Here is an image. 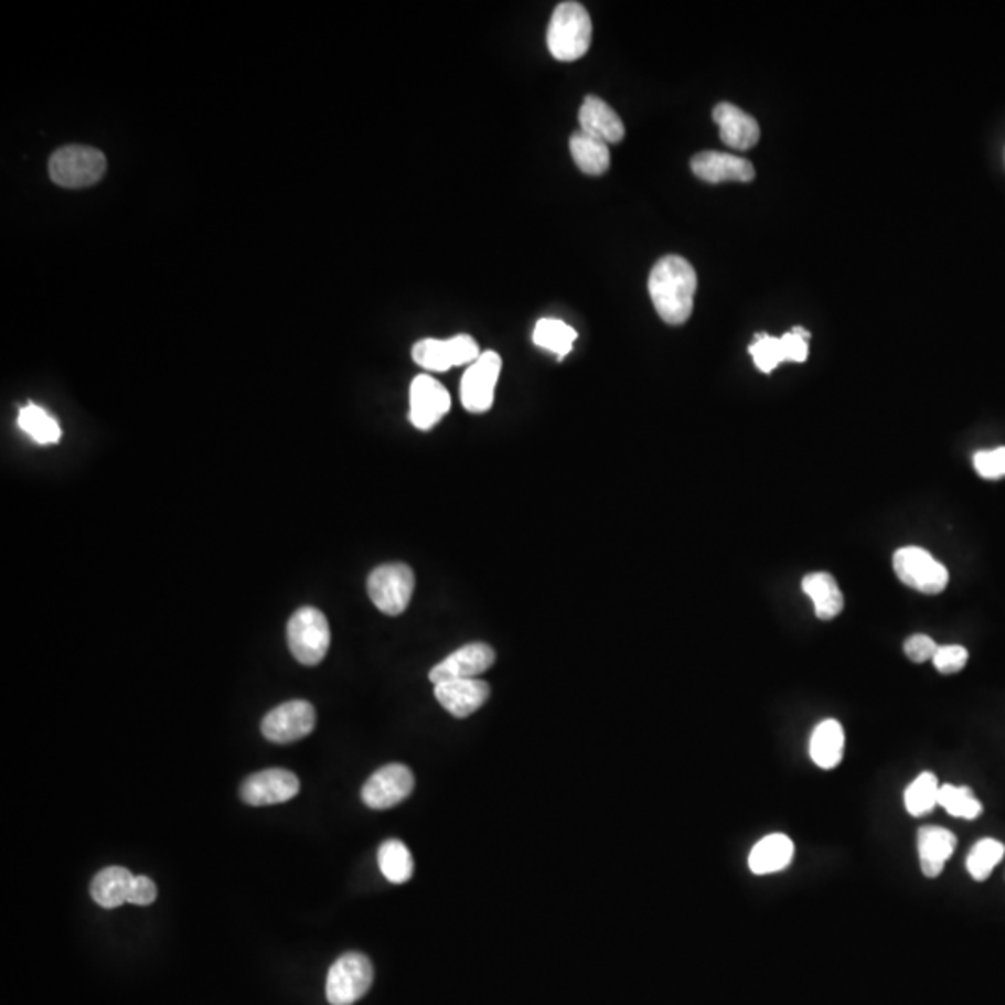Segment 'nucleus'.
<instances>
[{
	"label": "nucleus",
	"mask_w": 1005,
	"mask_h": 1005,
	"mask_svg": "<svg viewBox=\"0 0 1005 1005\" xmlns=\"http://www.w3.org/2000/svg\"><path fill=\"white\" fill-rule=\"evenodd\" d=\"M435 695L452 717L464 719L487 704L490 685L475 678L449 680L435 685Z\"/></svg>",
	"instance_id": "obj_16"
},
{
	"label": "nucleus",
	"mask_w": 1005,
	"mask_h": 1005,
	"mask_svg": "<svg viewBox=\"0 0 1005 1005\" xmlns=\"http://www.w3.org/2000/svg\"><path fill=\"white\" fill-rule=\"evenodd\" d=\"M300 782L297 774L287 769H267L259 771L245 780L240 788V798L252 806H268L280 804L297 798Z\"/></svg>",
	"instance_id": "obj_12"
},
{
	"label": "nucleus",
	"mask_w": 1005,
	"mask_h": 1005,
	"mask_svg": "<svg viewBox=\"0 0 1005 1005\" xmlns=\"http://www.w3.org/2000/svg\"><path fill=\"white\" fill-rule=\"evenodd\" d=\"M939 804L947 810L948 814L963 820H976L982 814L983 806L970 788L963 785L944 784L940 785Z\"/></svg>",
	"instance_id": "obj_30"
},
{
	"label": "nucleus",
	"mask_w": 1005,
	"mask_h": 1005,
	"mask_svg": "<svg viewBox=\"0 0 1005 1005\" xmlns=\"http://www.w3.org/2000/svg\"><path fill=\"white\" fill-rule=\"evenodd\" d=\"M576 340V330L559 319H541L536 322L535 332H533L535 345L554 352L557 360H565L570 354Z\"/></svg>",
	"instance_id": "obj_26"
},
{
	"label": "nucleus",
	"mask_w": 1005,
	"mask_h": 1005,
	"mask_svg": "<svg viewBox=\"0 0 1005 1005\" xmlns=\"http://www.w3.org/2000/svg\"><path fill=\"white\" fill-rule=\"evenodd\" d=\"M570 153L577 168L587 175H603L611 167L609 143L584 131L571 135Z\"/></svg>",
	"instance_id": "obj_25"
},
{
	"label": "nucleus",
	"mask_w": 1005,
	"mask_h": 1005,
	"mask_svg": "<svg viewBox=\"0 0 1005 1005\" xmlns=\"http://www.w3.org/2000/svg\"><path fill=\"white\" fill-rule=\"evenodd\" d=\"M966 661H969V650L959 644L939 646L933 655V665L942 674H955L963 671Z\"/></svg>",
	"instance_id": "obj_32"
},
{
	"label": "nucleus",
	"mask_w": 1005,
	"mask_h": 1005,
	"mask_svg": "<svg viewBox=\"0 0 1005 1005\" xmlns=\"http://www.w3.org/2000/svg\"><path fill=\"white\" fill-rule=\"evenodd\" d=\"M495 652L492 646L484 643L466 644L462 649L455 650L446 660L430 671L429 678L432 684H441L449 680L475 678L479 674L487 673L494 665Z\"/></svg>",
	"instance_id": "obj_14"
},
{
	"label": "nucleus",
	"mask_w": 1005,
	"mask_h": 1005,
	"mask_svg": "<svg viewBox=\"0 0 1005 1005\" xmlns=\"http://www.w3.org/2000/svg\"><path fill=\"white\" fill-rule=\"evenodd\" d=\"M579 131L603 140L606 143H619L624 140V121L609 103L600 97L587 96L579 108Z\"/></svg>",
	"instance_id": "obj_18"
},
{
	"label": "nucleus",
	"mask_w": 1005,
	"mask_h": 1005,
	"mask_svg": "<svg viewBox=\"0 0 1005 1005\" xmlns=\"http://www.w3.org/2000/svg\"><path fill=\"white\" fill-rule=\"evenodd\" d=\"M691 170L696 178L706 183H725V181H741L749 183L755 179V167L744 157L720 153V151H703L691 159Z\"/></svg>",
	"instance_id": "obj_17"
},
{
	"label": "nucleus",
	"mask_w": 1005,
	"mask_h": 1005,
	"mask_svg": "<svg viewBox=\"0 0 1005 1005\" xmlns=\"http://www.w3.org/2000/svg\"><path fill=\"white\" fill-rule=\"evenodd\" d=\"M19 427L32 440L43 446L56 443L62 436L58 421L36 405L24 406L23 410L19 411Z\"/></svg>",
	"instance_id": "obj_28"
},
{
	"label": "nucleus",
	"mask_w": 1005,
	"mask_h": 1005,
	"mask_svg": "<svg viewBox=\"0 0 1005 1005\" xmlns=\"http://www.w3.org/2000/svg\"><path fill=\"white\" fill-rule=\"evenodd\" d=\"M940 784L933 773H922L905 790V809L910 815L929 814L939 804Z\"/></svg>",
	"instance_id": "obj_29"
},
{
	"label": "nucleus",
	"mask_w": 1005,
	"mask_h": 1005,
	"mask_svg": "<svg viewBox=\"0 0 1005 1005\" xmlns=\"http://www.w3.org/2000/svg\"><path fill=\"white\" fill-rule=\"evenodd\" d=\"M804 595L814 603V611L821 620H833L844 609V596L831 574L817 571L803 579Z\"/></svg>",
	"instance_id": "obj_24"
},
{
	"label": "nucleus",
	"mask_w": 1005,
	"mask_h": 1005,
	"mask_svg": "<svg viewBox=\"0 0 1005 1005\" xmlns=\"http://www.w3.org/2000/svg\"><path fill=\"white\" fill-rule=\"evenodd\" d=\"M135 875L121 866H110L94 877L92 880V898L103 909H116L119 905L127 904Z\"/></svg>",
	"instance_id": "obj_22"
},
{
	"label": "nucleus",
	"mask_w": 1005,
	"mask_h": 1005,
	"mask_svg": "<svg viewBox=\"0 0 1005 1005\" xmlns=\"http://www.w3.org/2000/svg\"><path fill=\"white\" fill-rule=\"evenodd\" d=\"M451 408L446 386L429 375L416 376L410 386V421L416 429L430 430Z\"/></svg>",
	"instance_id": "obj_13"
},
{
	"label": "nucleus",
	"mask_w": 1005,
	"mask_h": 1005,
	"mask_svg": "<svg viewBox=\"0 0 1005 1005\" xmlns=\"http://www.w3.org/2000/svg\"><path fill=\"white\" fill-rule=\"evenodd\" d=\"M698 280L693 265L680 256L661 257L649 278V292L661 321L680 327L689 319Z\"/></svg>",
	"instance_id": "obj_1"
},
{
	"label": "nucleus",
	"mask_w": 1005,
	"mask_h": 1005,
	"mask_svg": "<svg viewBox=\"0 0 1005 1005\" xmlns=\"http://www.w3.org/2000/svg\"><path fill=\"white\" fill-rule=\"evenodd\" d=\"M793 858V842L785 834H769L752 847L749 868L752 874H777L788 868Z\"/></svg>",
	"instance_id": "obj_21"
},
{
	"label": "nucleus",
	"mask_w": 1005,
	"mask_h": 1005,
	"mask_svg": "<svg viewBox=\"0 0 1005 1005\" xmlns=\"http://www.w3.org/2000/svg\"><path fill=\"white\" fill-rule=\"evenodd\" d=\"M416 587V576L410 566L403 563H389L371 571L367 592L376 609L389 617L405 613L410 606L411 595Z\"/></svg>",
	"instance_id": "obj_5"
},
{
	"label": "nucleus",
	"mask_w": 1005,
	"mask_h": 1005,
	"mask_svg": "<svg viewBox=\"0 0 1005 1005\" xmlns=\"http://www.w3.org/2000/svg\"><path fill=\"white\" fill-rule=\"evenodd\" d=\"M749 352L761 373H771L782 362H804L809 357V340L795 332L784 333L782 338L758 333Z\"/></svg>",
	"instance_id": "obj_15"
},
{
	"label": "nucleus",
	"mask_w": 1005,
	"mask_h": 1005,
	"mask_svg": "<svg viewBox=\"0 0 1005 1005\" xmlns=\"http://www.w3.org/2000/svg\"><path fill=\"white\" fill-rule=\"evenodd\" d=\"M378 866L389 883L403 885L414 875V858L400 840H387L378 849Z\"/></svg>",
	"instance_id": "obj_27"
},
{
	"label": "nucleus",
	"mask_w": 1005,
	"mask_h": 1005,
	"mask_svg": "<svg viewBox=\"0 0 1005 1005\" xmlns=\"http://www.w3.org/2000/svg\"><path fill=\"white\" fill-rule=\"evenodd\" d=\"M974 468L983 479H988V481L1005 477V447L976 452Z\"/></svg>",
	"instance_id": "obj_33"
},
{
	"label": "nucleus",
	"mask_w": 1005,
	"mask_h": 1005,
	"mask_svg": "<svg viewBox=\"0 0 1005 1005\" xmlns=\"http://www.w3.org/2000/svg\"><path fill=\"white\" fill-rule=\"evenodd\" d=\"M482 352L471 335H455L451 340H421L411 349V357L423 370L443 373L459 365H471Z\"/></svg>",
	"instance_id": "obj_8"
},
{
	"label": "nucleus",
	"mask_w": 1005,
	"mask_h": 1005,
	"mask_svg": "<svg viewBox=\"0 0 1005 1005\" xmlns=\"http://www.w3.org/2000/svg\"><path fill=\"white\" fill-rule=\"evenodd\" d=\"M330 624L316 607H300L287 624V643L302 665H319L330 649Z\"/></svg>",
	"instance_id": "obj_3"
},
{
	"label": "nucleus",
	"mask_w": 1005,
	"mask_h": 1005,
	"mask_svg": "<svg viewBox=\"0 0 1005 1005\" xmlns=\"http://www.w3.org/2000/svg\"><path fill=\"white\" fill-rule=\"evenodd\" d=\"M714 119L719 126L720 140L730 148L745 151L760 140L758 121L733 103H719L714 108Z\"/></svg>",
	"instance_id": "obj_19"
},
{
	"label": "nucleus",
	"mask_w": 1005,
	"mask_h": 1005,
	"mask_svg": "<svg viewBox=\"0 0 1005 1005\" xmlns=\"http://www.w3.org/2000/svg\"><path fill=\"white\" fill-rule=\"evenodd\" d=\"M894 570L910 589L923 595H939L950 581L947 566L940 565L933 555L922 547H901L894 555Z\"/></svg>",
	"instance_id": "obj_7"
},
{
	"label": "nucleus",
	"mask_w": 1005,
	"mask_h": 1005,
	"mask_svg": "<svg viewBox=\"0 0 1005 1005\" xmlns=\"http://www.w3.org/2000/svg\"><path fill=\"white\" fill-rule=\"evenodd\" d=\"M592 43V21L581 2L568 0L555 8L547 26V47L555 60L584 58Z\"/></svg>",
	"instance_id": "obj_2"
},
{
	"label": "nucleus",
	"mask_w": 1005,
	"mask_h": 1005,
	"mask_svg": "<svg viewBox=\"0 0 1005 1005\" xmlns=\"http://www.w3.org/2000/svg\"><path fill=\"white\" fill-rule=\"evenodd\" d=\"M844 728L838 720H823L810 738V758L821 769H834L844 756Z\"/></svg>",
	"instance_id": "obj_23"
},
{
	"label": "nucleus",
	"mask_w": 1005,
	"mask_h": 1005,
	"mask_svg": "<svg viewBox=\"0 0 1005 1005\" xmlns=\"http://www.w3.org/2000/svg\"><path fill=\"white\" fill-rule=\"evenodd\" d=\"M157 898V887L153 880L146 877V875H138L132 879L131 890H129V899L127 904L132 905H151L156 901Z\"/></svg>",
	"instance_id": "obj_35"
},
{
	"label": "nucleus",
	"mask_w": 1005,
	"mask_h": 1005,
	"mask_svg": "<svg viewBox=\"0 0 1005 1005\" xmlns=\"http://www.w3.org/2000/svg\"><path fill=\"white\" fill-rule=\"evenodd\" d=\"M1005 847L994 838L980 840L966 858V868L976 880L987 879L996 864L1004 858Z\"/></svg>",
	"instance_id": "obj_31"
},
{
	"label": "nucleus",
	"mask_w": 1005,
	"mask_h": 1005,
	"mask_svg": "<svg viewBox=\"0 0 1005 1005\" xmlns=\"http://www.w3.org/2000/svg\"><path fill=\"white\" fill-rule=\"evenodd\" d=\"M316 708L306 701H291L268 712L261 733L272 744H292L306 738L316 728Z\"/></svg>",
	"instance_id": "obj_10"
},
{
	"label": "nucleus",
	"mask_w": 1005,
	"mask_h": 1005,
	"mask_svg": "<svg viewBox=\"0 0 1005 1005\" xmlns=\"http://www.w3.org/2000/svg\"><path fill=\"white\" fill-rule=\"evenodd\" d=\"M937 649H939V646H937V643H934L931 637L912 635L910 639H907V643H905V655H907L910 661H915V663H923V661L933 660Z\"/></svg>",
	"instance_id": "obj_34"
},
{
	"label": "nucleus",
	"mask_w": 1005,
	"mask_h": 1005,
	"mask_svg": "<svg viewBox=\"0 0 1005 1005\" xmlns=\"http://www.w3.org/2000/svg\"><path fill=\"white\" fill-rule=\"evenodd\" d=\"M955 847H958V838L947 828H920L918 831V855H920V868H922L923 875L929 879L939 877Z\"/></svg>",
	"instance_id": "obj_20"
},
{
	"label": "nucleus",
	"mask_w": 1005,
	"mask_h": 1005,
	"mask_svg": "<svg viewBox=\"0 0 1005 1005\" xmlns=\"http://www.w3.org/2000/svg\"><path fill=\"white\" fill-rule=\"evenodd\" d=\"M107 159L101 151L89 146H66L54 151L49 161V173L54 183L66 189L94 185L105 175Z\"/></svg>",
	"instance_id": "obj_4"
},
{
	"label": "nucleus",
	"mask_w": 1005,
	"mask_h": 1005,
	"mask_svg": "<svg viewBox=\"0 0 1005 1005\" xmlns=\"http://www.w3.org/2000/svg\"><path fill=\"white\" fill-rule=\"evenodd\" d=\"M501 365V356L494 351L482 352L479 360L471 363L460 384V399L466 410L482 414L492 408Z\"/></svg>",
	"instance_id": "obj_9"
},
{
	"label": "nucleus",
	"mask_w": 1005,
	"mask_h": 1005,
	"mask_svg": "<svg viewBox=\"0 0 1005 1005\" xmlns=\"http://www.w3.org/2000/svg\"><path fill=\"white\" fill-rule=\"evenodd\" d=\"M414 774L403 763L378 769L362 790L363 803L373 810H386L403 803L414 791Z\"/></svg>",
	"instance_id": "obj_11"
},
{
	"label": "nucleus",
	"mask_w": 1005,
	"mask_h": 1005,
	"mask_svg": "<svg viewBox=\"0 0 1005 1005\" xmlns=\"http://www.w3.org/2000/svg\"><path fill=\"white\" fill-rule=\"evenodd\" d=\"M373 983V964L363 953L341 955L328 972L327 998L332 1005H352Z\"/></svg>",
	"instance_id": "obj_6"
}]
</instances>
